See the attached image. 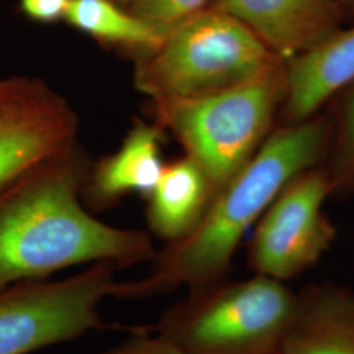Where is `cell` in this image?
Here are the masks:
<instances>
[{
    "label": "cell",
    "mask_w": 354,
    "mask_h": 354,
    "mask_svg": "<svg viewBox=\"0 0 354 354\" xmlns=\"http://www.w3.org/2000/svg\"><path fill=\"white\" fill-rule=\"evenodd\" d=\"M285 61L248 26L213 6L174 26L138 54L134 84L156 100L190 99L239 86Z\"/></svg>",
    "instance_id": "277c9868"
},
{
    "label": "cell",
    "mask_w": 354,
    "mask_h": 354,
    "mask_svg": "<svg viewBox=\"0 0 354 354\" xmlns=\"http://www.w3.org/2000/svg\"><path fill=\"white\" fill-rule=\"evenodd\" d=\"M160 129L138 122L121 149L96 167L86 192L96 207L108 206L127 193H151L163 174Z\"/></svg>",
    "instance_id": "7c38bea8"
},
{
    "label": "cell",
    "mask_w": 354,
    "mask_h": 354,
    "mask_svg": "<svg viewBox=\"0 0 354 354\" xmlns=\"http://www.w3.org/2000/svg\"><path fill=\"white\" fill-rule=\"evenodd\" d=\"M84 165L76 146L29 168L0 188V291L66 268L151 261L147 232L114 227L80 203Z\"/></svg>",
    "instance_id": "6da1fadb"
},
{
    "label": "cell",
    "mask_w": 354,
    "mask_h": 354,
    "mask_svg": "<svg viewBox=\"0 0 354 354\" xmlns=\"http://www.w3.org/2000/svg\"><path fill=\"white\" fill-rule=\"evenodd\" d=\"M77 131L75 109L46 82L0 77V188L76 146Z\"/></svg>",
    "instance_id": "ba28073f"
},
{
    "label": "cell",
    "mask_w": 354,
    "mask_h": 354,
    "mask_svg": "<svg viewBox=\"0 0 354 354\" xmlns=\"http://www.w3.org/2000/svg\"><path fill=\"white\" fill-rule=\"evenodd\" d=\"M285 97L286 62L212 95L156 100L153 109L156 127L176 137L215 196L263 146Z\"/></svg>",
    "instance_id": "5b68a950"
},
{
    "label": "cell",
    "mask_w": 354,
    "mask_h": 354,
    "mask_svg": "<svg viewBox=\"0 0 354 354\" xmlns=\"http://www.w3.org/2000/svg\"><path fill=\"white\" fill-rule=\"evenodd\" d=\"M117 269L95 263L66 279H26L0 291V354L33 353L102 328Z\"/></svg>",
    "instance_id": "8992f818"
},
{
    "label": "cell",
    "mask_w": 354,
    "mask_h": 354,
    "mask_svg": "<svg viewBox=\"0 0 354 354\" xmlns=\"http://www.w3.org/2000/svg\"><path fill=\"white\" fill-rule=\"evenodd\" d=\"M285 62L317 48L339 29L345 12L335 0H214Z\"/></svg>",
    "instance_id": "9c48e42d"
},
{
    "label": "cell",
    "mask_w": 354,
    "mask_h": 354,
    "mask_svg": "<svg viewBox=\"0 0 354 354\" xmlns=\"http://www.w3.org/2000/svg\"><path fill=\"white\" fill-rule=\"evenodd\" d=\"M340 102L323 165L333 193H354V82L337 95Z\"/></svg>",
    "instance_id": "9a60e30c"
},
{
    "label": "cell",
    "mask_w": 354,
    "mask_h": 354,
    "mask_svg": "<svg viewBox=\"0 0 354 354\" xmlns=\"http://www.w3.org/2000/svg\"><path fill=\"white\" fill-rule=\"evenodd\" d=\"M354 82V26L339 29L317 48L286 62V97L279 118L294 125L319 109Z\"/></svg>",
    "instance_id": "30bf717a"
},
{
    "label": "cell",
    "mask_w": 354,
    "mask_h": 354,
    "mask_svg": "<svg viewBox=\"0 0 354 354\" xmlns=\"http://www.w3.org/2000/svg\"><path fill=\"white\" fill-rule=\"evenodd\" d=\"M342 8L344 12L354 11V0H335Z\"/></svg>",
    "instance_id": "ffe728a7"
},
{
    "label": "cell",
    "mask_w": 354,
    "mask_h": 354,
    "mask_svg": "<svg viewBox=\"0 0 354 354\" xmlns=\"http://www.w3.org/2000/svg\"><path fill=\"white\" fill-rule=\"evenodd\" d=\"M64 21L100 42L138 54L158 48L167 36L113 0H71Z\"/></svg>",
    "instance_id": "4fadbf2b"
},
{
    "label": "cell",
    "mask_w": 354,
    "mask_h": 354,
    "mask_svg": "<svg viewBox=\"0 0 354 354\" xmlns=\"http://www.w3.org/2000/svg\"><path fill=\"white\" fill-rule=\"evenodd\" d=\"M213 197L203 169L188 156L165 165L147 196L149 227L168 243L178 241L200 223Z\"/></svg>",
    "instance_id": "8fae6325"
},
{
    "label": "cell",
    "mask_w": 354,
    "mask_h": 354,
    "mask_svg": "<svg viewBox=\"0 0 354 354\" xmlns=\"http://www.w3.org/2000/svg\"><path fill=\"white\" fill-rule=\"evenodd\" d=\"M96 354H183L171 342L152 330L146 329L133 333L130 337Z\"/></svg>",
    "instance_id": "e0dca14e"
},
{
    "label": "cell",
    "mask_w": 354,
    "mask_h": 354,
    "mask_svg": "<svg viewBox=\"0 0 354 354\" xmlns=\"http://www.w3.org/2000/svg\"><path fill=\"white\" fill-rule=\"evenodd\" d=\"M302 297L279 279H219L188 290L152 330L183 354H279Z\"/></svg>",
    "instance_id": "3957f363"
},
{
    "label": "cell",
    "mask_w": 354,
    "mask_h": 354,
    "mask_svg": "<svg viewBox=\"0 0 354 354\" xmlns=\"http://www.w3.org/2000/svg\"><path fill=\"white\" fill-rule=\"evenodd\" d=\"M26 17L42 24L64 20L71 0H19Z\"/></svg>",
    "instance_id": "ac0fdd59"
},
{
    "label": "cell",
    "mask_w": 354,
    "mask_h": 354,
    "mask_svg": "<svg viewBox=\"0 0 354 354\" xmlns=\"http://www.w3.org/2000/svg\"><path fill=\"white\" fill-rule=\"evenodd\" d=\"M333 194L323 165L290 180L254 225L248 264L256 274L285 282L315 266L336 238L324 213Z\"/></svg>",
    "instance_id": "52a82bcc"
},
{
    "label": "cell",
    "mask_w": 354,
    "mask_h": 354,
    "mask_svg": "<svg viewBox=\"0 0 354 354\" xmlns=\"http://www.w3.org/2000/svg\"><path fill=\"white\" fill-rule=\"evenodd\" d=\"M114 3H117V4H120L121 7H125V8H129V6H130V3L133 1V0H113Z\"/></svg>",
    "instance_id": "44dd1931"
},
{
    "label": "cell",
    "mask_w": 354,
    "mask_h": 354,
    "mask_svg": "<svg viewBox=\"0 0 354 354\" xmlns=\"http://www.w3.org/2000/svg\"><path fill=\"white\" fill-rule=\"evenodd\" d=\"M214 0H133L129 11L145 23L168 33L193 15L207 8Z\"/></svg>",
    "instance_id": "2e32d148"
},
{
    "label": "cell",
    "mask_w": 354,
    "mask_h": 354,
    "mask_svg": "<svg viewBox=\"0 0 354 354\" xmlns=\"http://www.w3.org/2000/svg\"><path fill=\"white\" fill-rule=\"evenodd\" d=\"M333 301L340 313L345 324L354 336V294H349L345 291L332 290Z\"/></svg>",
    "instance_id": "d6986e66"
},
{
    "label": "cell",
    "mask_w": 354,
    "mask_h": 354,
    "mask_svg": "<svg viewBox=\"0 0 354 354\" xmlns=\"http://www.w3.org/2000/svg\"><path fill=\"white\" fill-rule=\"evenodd\" d=\"M279 354H354V336L345 324L332 290L311 291L302 297Z\"/></svg>",
    "instance_id": "5bb4252c"
},
{
    "label": "cell",
    "mask_w": 354,
    "mask_h": 354,
    "mask_svg": "<svg viewBox=\"0 0 354 354\" xmlns=\"http://www.w3.org/2000/svg\"><path fill=\"white\" fill-rule=\"evenodd\" d=\"M330 121L315 115L272 130L252 159L219 190L200 223L156 252L140 279L118 282L113 298L147 299L223 279L234 253L282 188L326 158Z\"/></svg>",
    "instance_id": "7a4b0ae2"
}]
</instances>
